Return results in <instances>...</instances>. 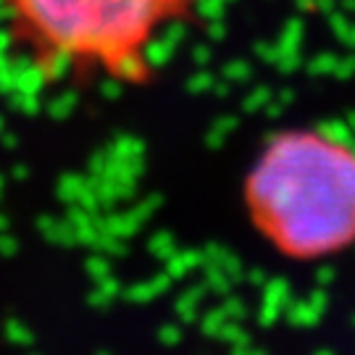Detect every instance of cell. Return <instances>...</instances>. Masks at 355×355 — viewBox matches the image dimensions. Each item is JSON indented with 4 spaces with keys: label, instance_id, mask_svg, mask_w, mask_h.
<instances>
[{
    "label": "cell",
    "instance_id": "cell-1",
    "mask_svg": "<svg viewBox=\"0 0 355 355\" xmlns=\"http://www.w3.org/2000/svg\"><path fill=\"white\" fill-rule=\"evenodd\" d=\"M200 0H0L13 53L48 82L145 85Z\"/></svg>",
    "mask_w": 355,
    "mask_h": 355
},
{
    "label": "cell",
    "instance_id": "cell-2",
    "mask_svg": "<svg viewBox=\"0 0 355 355\" xmlns=\"http://www.w3.org/2000/svg\"><path fill=\"white\" fill-rule=\"evenodd\" d=\"M263 240L292 261H321L355 245V145L327 127H295L258 150L242 187Z\"/></svg>",
    "mask_w": 355,
    "mask_h": 355
}]
</instances>
